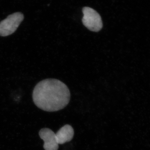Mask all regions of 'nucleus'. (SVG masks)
<instances>
[{"label": "nucleus", "mask_w": 150, "mask_h": 150, "mask_svg": "<svg viewBox=\"0 0 150 150\" xmlns=\"http://www.w3.org/2000/svg\"><path fill=\"white\" fill-rule=\"evenodd\" d=\"M33 100L38 108L47 112L62 110L69 103L71 94L67 86L59 80L46 79L35 86Z\"/></svg>", "instance_id": "obj_1"}, {"label": "nucleus", "mask_w": 150, "mask_h": 150, "mask_svg": "<svg viewBox=\"0 0 150 150\" xmlns=\"http://www.w3.org/2000/svg\"><path fill=\"white\" fill-rule=\"evenodd\" d=\"M23 19L24 15L21 13H15L9 15L0 22V36L6 37L11 35Z\"/></svg>", "instance_id": "obj_2"}, {"label": "nucleus", "mask_w": 150, "mask_h": 150, "mask_svg": "<svg viewBox=\"0 0 150 150\" xmlns=\"http://www.w3.org/2000/svg\"><path fill=\"white\" fill-rule=\"evenodd\" d=\"M83 13L82 22L85 27L93 32H98L101 30L103 25L102 19L98 13L88 7L83 8Z\"/></svg>", "instance_id": "obj_3"}, {"label": "nucleus", "mask_w": 150, "mask_h": 150, "mask_svg": "<svg viewBox=\"0 0 150 150\" xmlns=\"http://www.w3.org/2000/svg\"><path fill=\"white\" fill-rule=\"evenodd\" d=\"M39 135L44 142L43 148L45 150H58L59 144L56 134L52 130L48 128H43L39 131Z\"/></svg>", "instance_id": "obj_4"}, {"label": "nucleus", "mask_w": 150, "mask_h": 150, "mask_svg": "<svg viewBox=\"0 0 150 150\" xmlns=\"http://www.w3.org/2000/svg\"><path fill=\"white\" fill-rule=\"evenodd\" d=\"M74 132L71 125L67 124L62 127L56 134V139L59 144H63L69 142L74 137Z\"/></svg>", "instance_id": "obj_5"}]
</instances>
